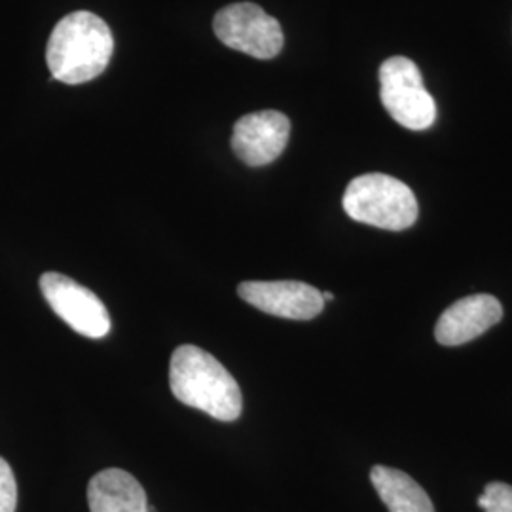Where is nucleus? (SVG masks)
<instances>
[{
	"label": "nucleus",
	"mask_w": 512,
	"mask_h": 512,
	"mask_svg": "<svg viewBox=\"0 0 512 512\" xmlns=\"http://www.w3.org/2000/svg\"><path fill=\"white\" fill-rule=\"evenodd\" d=\"M92 512H147L145 488L122 469H105L93 476L88 486Z\"/></svg>",
	"instance_id": "9d476101"
},
{
	"label": "nucleus",
	"mask_w": 512,
	"mask_h": 512,
	"mask_svg": "<svg viewBox=\"0 0 512 512\" xmlns=\"http://www.w3.org/2000/svg\"><path fill=\"white\" fill-rule=\"evenodd\" d=\"M370 480L389 512H435L427 492L399 469L376 465L370 471Z\"/></svg>",
	"instance_id": "9b49d317"
},
{
	"label": "nucleus",
	"mask_w": 512,
	"mask_h": 512,
	"mask_svg": "<svg viewBox=\"0 0 512 512\" xmlns=\"http://www.w3.org/2000/svg\"><path fill=\"white\" fill-rule=\"evenodd\" d=\"M169 385L177 401L219 421H236L243 399L234 376L196 346H181L171 355Z\"/></svg>",
	"instance_id": "f03ea898"
},
{
	"label": "nucleus",
	"mask_w": 512,
	"mask_h": 512,
	"mask_svg": "<svg viewBox=\"0 0 512 512\" xmlns=\"http://www.w3.org/2000/svg\"><path fill=\"white\" fill-rule=\"evenodd\" d=\"M323 294V300L327 302V300H334V294L332 293H321Z\"/></svg>",
	"instance_id": "4468645a"
},
{
	"label": "nucleus",
	"mask_w": 512,
	"mask_h": 512,
	"mask_svg": "<svg viewBox=\"0 0 512 512\" xmlns=\"http://www.w3.org/2000/svg\"><path fill=\"white\" fill-rule=\"evenodd\" d=\"M503 319V306L492 294H471L440 315L435 327V338L442 346H461Z\"/></svg>",
	"instance_id": "1a4fd4ad"
},
{
	"label": "nucleus",
	"mask_w": 512,
	"mask_h": 512,
	"mask_svg": "<svg viewBox=\"0 0 512 512\" xmlns=\"http://www.w3.org/2000/svg\"><path fill=\"white\" fill-rule=\"evenodd\" d=\"M112 52L114 38L107 21L80 10L55 25L46 48V63L55 80L78 86L105 73Z\"/></svg>",
	"instance_id": "f257e3e1"
},
{
	"label": "nucleus",
	"mask_w": 512,
	"mask_h": 512,
	"mask_svg": "<svg viewBox=\"0 0 512 512\" xmlns=\"http://www.w3.org/2000/svg\"><path fill=\"white\" fill-rule=\"evenodd\" d=\"M238 294L256 310L293 321H310L325 308L321 291L302 281H245Z\"/></svg>",
	"instance_id": "6e6552de"
},
{
	"label": "nucleus",
	"mask_w": 512,
	"mask_h": 512,
	"mask_svg": "<svg viewBox=\"0 0 512 512\" xmlns=\"http://www.w3.org/2000/svg\"><path fill=\"white\" fill-rule=\"evenodd\" d=\"M478 507L484 512H512V486L490 482L478 497Z\"/></svg>",
	"instance_id": "f8f14e48"
},
{
	"label": "nucleus",
	"mask_w": 512,
	"mask_h": 512,
	"mask_svg": "<svg viewBox=\"0 0 512 512\" xmlns=\"http://www.w3.org/2000/svg\"><path fill=\"white\" fill-rule=\"evenodd\" d=\"M18 507V484L12 467L0 458V512H16Z\"/></svg>",
	"instance_id": "ddd939ff"
},
{
	"label": "nucleus",
	"mask_w": 512,
	"mask_h": 512,
	"mask_svg": "<svg viewBox=\"0 0 512 512\" xmlns=\"http://www.w3.org/2000/svg\"><path fill=\"white\" fill-rule=\"evenodd\" d=\"M380 97L389 116L412 131L429 129L437 120V103L425 90L418 65L395 55L380 67Z\"/></svg>",
	"instance_id": "20e7f679"
},
{
	"label": "nucleus",
	"mask_w": 512,
	"mask_h": 512,
	"mask_svg": "<svg viewBox=\"0 0 512 512\" xmlns=\"http://www.w3.org/2000/svg\"><path fill=\"white\" fill-rule=\"evenodd\" d=\"M342 205L349 219L391 232L408 230L420 215L412 188L384 173H366L353 179Z\"/></svg>",
	"instance_id": "7ed1b4c3"
},
{
	"label": "nucleus",
	"mask_w": 512,
	"mask_h": 512,
	"mask_svg": "<svg viewBox=\"0 0 512 512\" xmlns=\"http://www.w3.org/2000/svg\"><path fill=\"white\" fill-rule=\"evenodd\" d=\"M40 291L55 315L80 336L105 338L109 334V311L88 287L67 275L48 272L40 277Z\"/></svg>",
	"instance_id": "423d86ee"
},
{
	"label": "nucleus",
	"mask_w": 512,
	"mask_h": 512,
	"mask_svg": "<svg viewBox=\"0 0 512 512\" xmlns=\"http://www.w3.org/2000/svg\"><path fill=\"white\" fill-rule=\"evenodd\" d=\"M213 29L224 46L255 59H274L285 44L279 21L253 2H236L222 8L215 16Z\"/></svg>",
	"instance_id": "39448f33"
},
{
	"label": "nucleus",
	"mask_w": 512,
	"mask_h": 512,
	"mask_svg": "<svg viewBox=\"0 0 512 512\" xmlns=\"http://www.w3.org/2000/svg\"><path fill=\"white\" fill-rule=\"evenodd\" d=\"M147 512H156V511H154V509H152V507H150V505H148Z\"/></svg>",
	"instance_id": "2eb2a0df"
},
{
	"label": "nucleus",
	"mask_w": 512,
	"mask_h": 512,
	"mask_svg": "<svg viewBox=\"0 0 512 512\" xmlns=\"http://www.w3.org/2000/svg\"><path fill=\"white\" fill-rule=\"evenodd\" d=\"M291 120L279 110H258L239 118L232 148L243 164L251 167L275 162L289 143Z\"/></svg>",
	"instance_id": "0eeeda50"
}]
</instances>
